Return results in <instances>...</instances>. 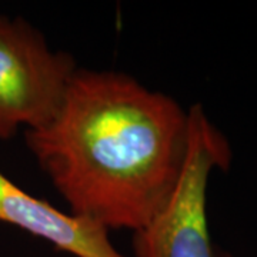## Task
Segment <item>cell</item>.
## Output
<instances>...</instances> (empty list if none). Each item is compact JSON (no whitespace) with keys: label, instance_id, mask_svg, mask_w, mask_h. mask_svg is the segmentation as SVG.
<instances>
[{"label":"cell","instance_id":"2","mask_svg":"<svg viewBox=\"0 0 257 257\" xmlns=\"http://www.w3.org/2000/svg\"><path fill=\"white\" fill-rule=\"evenodd\" d=\"M187 111V153L179 183L156 217L133 233L135 257H216L207 220V186L213 170L229 169L233 152L200 103Z\"/></svg>","mask_w":257,"mask_h":257},{"label":"cell","instance_id":"4","mask_svg":"<svg viewBox=\"0 0 257 257\" xmlns=\"http://www.w3.org/2000/svg\"><path fill=\"white\" fill-rule=\"evenodd\" d=\"M0 221L49 241L74 257H126L109 237V230L29 194L0 172Z\"/></svg>","mask_w":257,"mask_h":257},{"label":"cell","instance_id":"1","mask_svg":"<svg viewBox=\"0 0 257 257\" xmlns=\"http://www.w3.org/2000/svg\"><path fill=\"white\" fill-rule=\"evenodd\" d=\"M189 111L173 97L111 70L79 69L26 146L70 213L104 229L145 227L183 170Z\"/></svg>","mask_w":257,"mask_h":257},{"label":"cell","instance_id":"3","mask_svg":"<svg viewBox=\"0 0 257 257\" xmlns=\"http://www.w3.org/2000/svg\"><path fill=\"white\" fill-rule=\"evenodd\" d=\"M76 70L28 22L0 15V140L52 119Z\"/></svg>","mask_w":257,"mask_h":257}]
</instances>
